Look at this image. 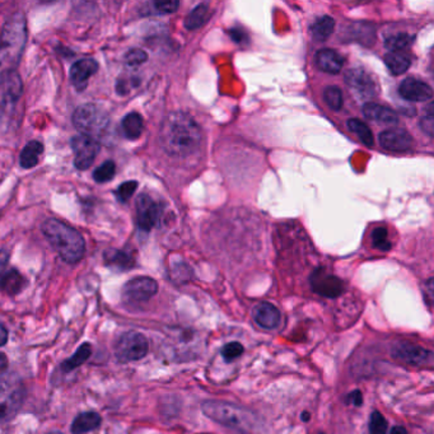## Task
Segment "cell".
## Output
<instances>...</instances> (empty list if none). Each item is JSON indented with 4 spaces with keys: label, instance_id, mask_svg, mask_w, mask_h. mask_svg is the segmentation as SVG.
Here are the masks:
<instances>
[{
    "label": "cell",
    "instance_id": "cell-1",
    "mask_svg": "<svg viewBox=\"0 0 434 434\" xmlns=\"http://www.w3.org/2000/svg\"><path fill=\"white\" fill-rule=\"evenodd\" d=\"M159 141L167 155L186 158L199 150L203 143V131L190 115L172 113L162 122Z\"/></svg>",
    "mask_w": 434,
    "mask_h": 434
},
{
    "label": "cell",
    "instance_id": "cell-2",
    "mask_svg": "<svg viewBox=\"0 0 434 434\" xmlns=\"http://www.w3.org/2000/svg\"><path fill=\"white\" fill-rule=\"evenodd\" d=\"M27 43L26 17L14 13L5 22L0 37V77L17 69Z\"/></svg>",
    "mask_w": 434,
    "mask_h": 434
},
{
    "label": "cell",
    "instance_id": "cell-3",
    "mask_svg": "<svg viewBox=\"0 0 434 434\" xmlns=\"http://www.w3.org/2000/svg\"><path fill=\"white\" fill-rule=\"evenodd\" d=\"M43 232L54 250L59 253V256L65 262L77 264L83 259L86 252V242L77 229L71 228L59 219L50 218L45 220Z\"/></svg>",
    "mask_w": 434,
    "mask_h": 434
},
{
    "label": "cell",
    "instance_id": "cell-4",
    "mask_svg": "<svg viewBox=\"0 0 434 434\" xmlns=\"http://www.w3.org/2000/svg\"><path fill=\"white\" fill-rule=\"evenodd\" d=\"M201 410L210 420L241 433L250 434L258 426V418L252 411L226 401H205Z\"/></svg>",
    "mask_w": 434,
    "mask_h": 434
},
{
    "label": "cell",
    "instance_id": "cell-5",
    "mask_svg": "<svg viewBox=\"0 0 434 434\" xmlns=\"http://www.w3.org/2000/svg\"><path fill=\"white\" fill-rule=\"evenodd\" d=\"M73 124L82 135L97 140L107 130L110 117L96 104H82L73 113Z\"/></svg>",
    "mask_w": 434,
    "mask_h": 434
},
{
    "label": "cell",
    "instance_id": "cell-6",
    "mask_svg": "<svg viewBox=\"0 0 434 434\" xmlns=\"http://www.w3.org/2000/svg\"><path fill=\"white\" fill-rule=\"evenodd\" d=\"M23 402V386L13 376L0 377V426L17 415Z\"/></svg>",
    "mask_w": 434,
    "mask_h": 434
},
{
    "label": "cell",
    "instance_id": "cell-7",
    "mask_svg": "<svg viewBox=\"0 0 434 434\" xmlns=\"http://www.w3.org/2000/svg\"><path fill=\"white\" fill-rule=\"evenodd\" d=\"M148 349L149 343L143 334L128 331L117 340L115 353L122 362H135L147 356Z\"/></svg>",
    "mask_w": 434,
    "mask_h": 434
},
{
    "label": "cell",
    "instance_id": "cell-8",
    "mask_svg": "<svg viewBox=\"0 0 434 434\" xmlns=\"http://www.w3.org/2000/svg\"><path fill=\"white\" fill-rule=\"evenodd\" d=\"M71 149L74 152V165L83 171L88 170L95 162L100 152V143L86 135H76L71 139Z\"/></svg>",
    "mask_w": 434,
    "mask_h": 434
},
{
    "label": "cell",
    "instance_id": "cell-9",
    "mask_svg": "<svg viewBox=\"0 0 434 434\" xmlns=\"http://www.w3.org/2000/svg\"><path fill=\"white\" fill-rule=\"evenodd\" d=\"M158 292V284L155 279L138 277L129 280L124 287V298L130 304H143L149 301Z\"/></svg>",
    "mask_w": 434,
    "mask_h": 434
},
{
    "label": "cell",
    "instance_id": "cell-10",
    "mask_svg": "<svg viewBox=\"0 0 434 434\" xmlns=\"http://www.w3.org/2000/svg\"><path fill=\"white\" fill-rule=\"evenodd\" d=\"M162 216L161 205L147 194H141L137 199V222L141 231L149 232L159 223Z\"/></svg>",
    "mask_w": 434,
    "mask_h": 434
},
{
    "label": "cell",
    "instance_id": "cell-11",
    "mask_svg": "<svg viewBox=\"0 0 434 434\" xmlns=\"http://www.w3.org/2000/svg\"><path fill=\"white\" fill-rule=\"evenodd\" d=\"M345 83L356 93L365 98H372L378 93V84L363 68H352L345 73Z\"/></svg>",
    "mask_w": 434,
    "mask_h": 434
},
{
    "label": "cell",
    "instance_id": "cell-12",
    "mask_svg": "<svg viewBox=\"0 0 434 434\" xmlns=\"http://www.w3.org/2000/svg\"><path fill=\"white\" fill-rule=\"evenodd\" d=\"M313 292L326 298H336L344 292L343 280L328 273L325 269H316L311 275Z\"/></svg>",
    "mask_w": 434,
    "mask_h": 434
},
{
    "label": "cell",
    "instance_id": "cell-13",
    "mask_svg": "<svg viewBox=\"0 0 434 434\" xmlns=\"http://www.w3.org/2000/svg\"><path fill=\"white\" fill-rule=\"evenodd\" d=\"M392 356L411 365H424L433 358L431 350L407 341L396 344L392 349Z\"/></svg>",
    "mask_w": 434,
    "mask_h": 434
},
{
    "label": "cell",
    "instance_id": "cell-14",
    "mask_svg": "<svg viewBox=\"0 0 434 434\" xmlns=\"http://www.w3.org/2000/svg\"><path fill=\"white\" fill-rule=\"evenodd\" d=\"M22 79L17 71L8 73L0 77V104L3 108L12 107L17 104L22 96Z\"/></svg>",
    "mask_w": 434,
    "mask_h": 434
},
{
    "label": "cell",
    "instance_id": "cell-15",
    "mask_svg": "<svg viewBox=\"0 0 434 434\" xmlns=\"http://www.w3.org/2000/svg\"><path fill=\"white\" fill-rule=\"evenodd\" d=\"M399 93L409 102H426L433 97L431 86L417 78L404 79V82L400 84Z\"/></svg>",
    "mask_w": 434,
    "mask_h": 434
},
{
    "label": "cell",
    "instance_id": "cell-16",
    "mask_svg": "<svg viewBox=\"0 0 434 434\" xmlns=\"http://www.w3.org/2000/svg\"><path fill=\"white\" fill-rule=\"evenodd\" d=\"M380 144L390 152H405L413 146V137L404 129L392 128L380 134Z\"/></svg>",
    "mask_w": 434,
    "mask_h": 434
},
{
    "label": "cell",
    "instance_id": "cell-17",
    "mask_svg": "<svg viewBox=\"0 0 434 434\" xmlns=\"http://www.w3.org/2000/svg\"><path fill=\"white\" fill-rule=\"evenodd\" d=\"M98 70V62L95 59H82L73 64L70 69V80L77 91H84L88 80Z\"/></svg>",
    "mask_w": 434,
    "mask_h": 434
},
{
    "label": "cell",
    "instance_id": "cell-18",
    "mask_svg": "<svg viewBox=\"0 0 434 434\" xmlns=\"http://www.w3.org/2000/svg\"><path fill=\"white\" fill-rule=\"evenodd\" d=\"M252 316H253L255 322L260 328L266 329V330L275 329L280 322V312H279L278 308L274 304H268V302L258 304L253 308Z\"/></svg>",
    "mask_w": 434,
    "mask_h": 434
},
{
    "label": "cell",
    "instance_id": "cell-19",
    "mask_svg": "<svg viewBox=\"0 0 434 434\" xmlns=\"http://www.w3.org/2000/svg\"><path fill=\"white\" fill-rule=\"evenodd\" d=\"M363 115L368 120L385 125H395L399 122V116L392 108L374 102H368L363 106Z\"/></svg>",
    "mask_w": 434,
    "mask_h": 434
},
{
    "label": "cell",
    "instance_id": "cell-20",
    "mask_svg": "<svg viewBox=\"0 0 434 434\" xmlns=\"http://www.w3.org/2000/svg\"><path fill=\"white\" fill-rule=\"evenodd\" d=\"M315 61L319 69L329 74H338L344 65V58L338 52L331 50V49L320 50L316 54Z\"/></svg>",
    "mask_w": 434,
    "mask_h": 434
},
{
    "label": "cell",
    "instance_id": "cell-21",
    "mask_svg": "<svg viewBox=\"0 0 434 434\" xmlns=\"http://www.w3.org/2000/svg\"><path fill=\"white\" fill-rule=\"evenodd\" d=\"M101 422L102 419L100 417V414H97L95 411L82 413L74 419L71 424V432L74 434L87 433L101 426Z\"/></svg>",
    "mask_w": 434,
    "mask_h": 434
},
{
    "label": "cell",
    "instance_id": "cell-22",
    "mask_svg": "<svg viewBox=\"0 0 434 434\" xmlns=\"http://www.w3.org/2000/svg\"><path fill=\"white\" fill-rule=\"evenodd\" d=\"M124 135L129 140L139 139L143 129H144V120L141 115L138 113H128L122 122Z\"/></svg>",
    "mask_w": 434,
    "mask_h": 434
},
{
    "label": "cell",
    "instance_id": "cell-23",
    "mask_svg": "<svg viewBox=\"0 0 434 434\" xmlns=\"http://www.w3.org/2000/svg\"><path fill=\"white\" fill-rule=\"evenodd\" d=\"M43 152H44V146L37 140H32L22 149L21 156H19V163L26 170L32 168L38 163V159L43 155Z\"/></svg>",
    "mask_w": 434,
    "mask_h": 434
},
{
    "label": "cell",
    "instance_id": "cell-24",
    "mask_svg": "<svg viewBox=\"0 0 434 434\" xmlns=\"http://www.w3.org/2000/svg\"><path fill=\"white\" fill-rule=\"evenodd\" d=\"M104 261L108 266H113L115 269L129 270L134 266L135 261L130 253L120 251V250H107L104 253Z\"/></svg>",
    "mask_w": 434,
    "mask_h": 434
},
{
    "label": "cell",
    "instance_id": "cell-25",
    "mask_svg": "<svg viewBox=\"0 0 434 434\" xmlns=\"http://www.w3.org/2000/svg\"><path fill=\"white\" fill-rule=\"evenodd\" d=\"M335 27V21L330 16H322L315 21L311 26V36L317 43H322L330 37Z\"/></svg>",
    "mask_w": 434,
    "mask_h": 434
},
{
    "label": "cell",
    "instance_id": "cell-26",
    "mask_svg": "<svg viewBox=\"0 0 434 434\" xmlns=\"http://www.w3.org/2000/svg\"><path fill=\"white\" fill-rule=\"evenodd\" d=\"M25 286V278L17 270H9L0 279V288L10 295H17Z\"/></svg>",
    "mask_w": 434,
    "mask_h": 434
},
{
    "label": "cell",
    "instance_id": "cell-27",
    "mask_svg": "<svg viewBox=\"0 0 434 434\" xmlns=\"http://www.w3.org/2000/svg\"><path fill=\"white\" fill-rule=\"evenodd\" d=\"M385 64L390 70L391 74L393 76H401L404 74L411 65L410 58L405 54L401 52H389L385 56Z\"/></svg>",
    "mask_w": 434,
    "mask_h": 434
},
{
    "label": "cell",
    "instance_id": "cell-28",
    "mask_svg": "<svg viewBox=\"0 0 434 434\" xmlns=\"http://www.w3.org/2000/svg\"><path fill=\"white\" fill-rule=\"evenodd\" d=\"M347 128L352 133L356 134V138L361 140L365 146L374 147V134L367 124L359 119H350V120H347Z\"/></svg>",
    "mask_w": 434,
    "mask_h": 434
},
{
    "label": "cell",
    "instance_id": "cell-29",
    "mask_svg": "<svg viewBox=\"0 0 434 434\" xmlns=\"http://www.w3.org/2000/svg\"><path fill=\"white\" fill-rule=\"evenodd\" d=\"M208 14V5L207 4H199L198 7L192 9V12L187 14V17L185 18L183 25L186 27V30L195 31V30H198L207 22Z\"/></svg>",
    "mask_w": 434,
    "mask_h": 434
},
{
    "label": "cell",
    "instance_id": "cell-30",
    "mask_svg": "<svg viewBox=\"0 0 434 434\" xmlns=\"http://www.w3.org/2000/svg\"><path fill=\"white\" fill-rule=\"evenodd\" d=\"M92 354V347L89 344H83L82 347H79L78 350L76 352V354L69 358L68 361H65V363L62 365V369L65 372H70L71 369L77 368L80 365H83L88 358Z\"/></svg>",
    "mask_w": 434,
    "mask_h": 434
},
{
    "label": "cell",
    "instance_id": "cell-31",
    "mask_svg": "<svg viewBox=\"0 0 434 434\" xmlns=\"http://www.w3.org/2000/svg\"><path fill=\"white\" fill-rule=\"evenodd\" d=\"M414 43V36L409 35V34H398V35H392L386 40V47L391 52H399L400 50H405L410 47Z\"/></svg>",
    "mask_w": 434,
    "mask_h": 434
},
{
    "label": "cell",
    "instance_id": "cell-32",
    "mask_svg": "<svg viewBox=\"0 0 434 434\" xmlns=\"http://www.w3.org/2000/svg\"><path fill=\"white\" fill-rule=\"evenodd\" d=\"M323 100L332 111H340L343 107V92L336 86H329L325 88Z\"/></svg>",
    "mask_w": 434,
    "mask_h": 434
},
{
    "label": "cell",
    "instance_id": "cell-33",
    "mask_svg": "<svg viewBox=\"0 0 434 434\" xmlns=\"http://www.w3.org/2000/svg\"><path fill=\"white\" fill-rule=\"evenodd\" d=\"M372 246L380 251H390L392 244L389 238V232L385 227H377L372 232Z\"/></svg>",
    "mask_w": 434,
    "mask_h": 434
},
{
    "label": "cell",
    "instance_id": "cell-34",
    "mask_svg": "<svg viewBox=\"0 0 434 434\" xmlns=\"http://www.w3.org/2000/svg\"><path fill=\"white\" fill-rule=\"evenodd\" d=\"M115 172H116V165L113 161H106L104 165H100L93 172V179L98 183H108L115 177Z\"/></svg>",
    "mask_w": 434,
    "mask_h": 434
},
{
    "label": "cell",
    "instance_id": "cell-35",
    "mask_svg": "<svg viewBox=\"0 0 434 434\" xmlns=\"http://www.w3.org/2000/svg\"><path fill=\"white\" fill-rule=\"evenodd\" d=\"M369 434L387 433V422L378 410H374L369 418Z\"/></svg>",
    "mask_w": 434,
    "mask_h": 434
},
{
    "label": "cell",
    "instance_id": "cell-36",
    "mask_svg": "<svg viewBox=\"0 0 434 434\" xmlns=\"http://www.w3.org/2000/svg\"><path fill=\"white\" fill-rule=\"evenodd\" d=\"M138 189V183L137 181H126L122 183L117 190H116V198L122 203H126L131 199V196L134 195V192Z\"/></svg>",
    "mask_w": 434,
    "mask_h": 434
},
{
    "label": "cell",
    "instance_id": "cell-37",
    "mask_svg": "<svg viewBox=\"0 0 434 434\" xmlns=\"http://www.w3.org/2000/svg\"><path fill=\"white\" fill-rule=\"evenodd\" d=\"M242 353L243 347L241 345V343H238V341L226 344L222 349V356L226 359L227 362L235 361L238 356H242Z\"/></svg>",
    "mask_w": 434,
    "mask_h": 434
},
{
    "label": "cell",
    "instance_id": "cell-38",
    "mask_svg": "<svg viewBox=\"0 0 434 434\" xmlns=\"http://www.w3.org/2000/svg\"><path fill=\"white\" fill-rule=\"evenodd\" d=\"M147 52L140 50V49H133L125 55V61L130 67H139L147 61Z\"/></svg>",
    "mask_w": 434,
    "mask_h": 434
},
{
    "label": "cell",
    "instance_id": "cell-39",
    "mask_svg": "<svg viewBox=\"0 0 434 434\" xmlns=\"http://www.w3.org/2000/svg\"><path fill=\"white\" fill-rule=\"evenodd\" d=\"M434 111L433 104H428V111H426L424 117L420 120V128L422 130L426 133V135L433 137L434 131Z\"/></svg>",
    "mask_w": 434,
    "mask_h": 434
},
{
    "label": "cell",
    "instance_id": "cell-40",
    "mask_svg": "<svg viewBox=\"0 0 434 434\" xmlns=\"http://www.w3.org/2000/svg\"><path fill=\"white\" fill-rule=\"evenodd\" d=\"M153 7L156 8L157 13L161 14H170L174 13L180 7V3L176 0H170V1H156L153 4Z\"/></svg>",
    "mask_w": 434,
    "mask_h": 434
},
{
    "label": "cell",
    "instance_id": "cell-41",
    "mask_svg": "<svg viewBox=\"0 0 434 434\" xmlns=\"http://www.w3.org/2000/svg\"><path fill=\"white\" fill-rule=\"evenodd\" d=\"M229 36L233 38V41L237 43V44H243V43H246L247 41V35H246V32L241 30V28H232V30H229Z\"/></svg>",
    "mask_w": 434,
    "mask_h": 434
},
{
    "label": "cell",
    "instance_id": "cell-42",
    "mask_svg": "<svg viewBox=\"0 0 434 434\" xmlns=\"http://www.w3.org/2000/svg\"><path fill=\"white\" fill-rule=\"evenodd\" d=\"M347 404H353L356 407H361L363 404V396H362V392L359 390H356L354 392H350L347 395Z\"/></svg>",
    "mask_w": 434,
    "mask_h": 434
},
{
    "label": "cell",
    "instance_id": "cell-43",
    "mask_svg": "<svg viewBox=\"0 0 434 434\" xmlns=\"http://www.w3.org/2000/svg\"><path fill=\"white\" fill-rule=\"evenodd\" d=\"M424 298H426V304L431 306L433 301V279H428V282L424 286Z\"/></svg>",
    "mask_w": 434,
    "mask_h": 434
},
{
    "label": "cell",
    "instance_id": "cell-44",
    "mask_svg": "<svg viewBox=\"0 0 434 434\" xmlns=\"http://www.w3.org/2000/svg\"><path fill=\"white\" fill-rule=\"evenodd\" d=\"M8 341V330L3 323H0V347L5 345Z\"/></svg>",
    "mask_w": 434,
    "mask_h": 434
},
{
    "label": "cell",
    "instance_id": "cell-45",
    "mask_svg": "<svg viewBox=\"0 0 434 434\" xmlns=\"http://www.w3.org/2000/svg\"><path fill=\"white\" fill-rule=\"evenodd\" d=\"M9 260V253L4 250L0 251V273L4 270V268L7 266Z\"/></svg>",
    "mask_w": 434,
    "mask_h": 434
},
{
    "label": "cell",
    "instance_id": "cell-46",
    "mask_svg": "<svg viewBox=\"0 0 434 434\" xmlns=\"http://www.w3.org/2000/svg\"><path fill=\"white\" fill-rule=\"evenodd\" d=\"M8 358L4 353H0V374H4L8 369Z\"/></svg>",
    "mask_w": 434,
    "mask_h": 434
},
{
    "label": "cell",
    "instance_id": "cell-47",
    "mask_svg": "<svg viewBox=\"0 0 434 434\" xmlns=\"http://www.w3.org/2000/svg\"><path fill=\"white\" fill-rule=\"evenodd\" d=\"M390 434H410L404 426H396L391 429Z\"/></svg>",
    "mask_w": 434,
    "mask_h": 434
},
{
    "label": "cell",
    "instance_id": "cell-48",
    "mask_svg": "<svg viewBox=\"0 0 434 434\" xmlns=\"http://www.w3.org/2000/svg\"><path fill=\"white\" fill-rule=\"evenodd\" d=\"M301 418H302V420H304V422H308V420L311 419V414H310L308 411H304V413H302Z\"/></svg>",
    "mask_w": 434,
    "mask_h": 434
},
{
    "label": "cell",
    "instance_id": "cell-49",
    "mask_svg": "<svg viewBox=\"0 0 434 434\" xmlns=\"http://www.w3.org/2000/svg\"><path fill=\"white\" fill-rule=\"evenodd\" d=\"M319 434H325V433H319Z\"/></svg>",
    "mask_w": 434,
    "mask_h": 434
},
{
    "label": "cell",
    "instance_id": "cell-50",
    "mask_svg": "<svg viewBox=\"0 0 434 434\" xmlns=\"http://www.w3.org/2000/svg\"><path fill=\"white\" fill-rule=\"evenodd\" d=\"M52 434H58V433H52Z\"/></svg>",
    "mask_w": 434,
    "mask_h": 434
}]
</instances>
